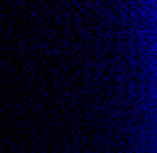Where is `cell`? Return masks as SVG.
Here are the masks:
<instances>
[{"mask_svg": "<svg viewBox=\"0 0 157 153\" xmlns=\"http://www.w3.org/2000/svg\"><path fill=\"white\" fill-rule=\"evenodd\" d=\"M0 153H4V151H2V147H0Z\"/></svg>", "mask_w": 157, "mask_h": 153, "instance_id": "1", "label": "cell"}]
</instances>
